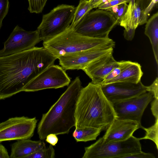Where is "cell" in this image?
Wrapping results in <instances>:
<instances>
[{"label":"cell","instance_id":"6da1fadb","mask_svg":"<svg viewBox=\"0 0 158 158\" xmlns=\"http://www.w3.org/2000/svg\"><path fill=\"white\" fill-rule=\"evenodd\" d=\"M57 58L43 47L0 57V100L23 91L26 85Z\"/></svg>","mask_w":158,"mask_h":158},{"label":"cell","instance_id":"7a4b0ae2","mask_svg":"<svg viewBox=\"0 0 158 158\" xmlns=\"http://www.w3.org/2000/svg\"><path fill=\"white\" fill-rule=\"evenodd\" d=\"M115 118L112 104L104 95L100 85L91 82L82 88L76 105L75 128L92 127L102 131Z\"/></svg>","mask_w":158,"mask_h":158},{"label":"cell","instance_id":"3957f363","mask_svg":"<svg viewBox=\"0 0 158 158\" xmlns=\"http://www.w3.org/2000/svg\"><path fill=\"white\" fill-rule=\"evenodd\" d=\"M82 88L79 77H77L48 111L43 114L37 127L40 140L51 133L67 134L75 126L76 105Z\"/></svg>","mask_w":158,"mask_h":158},{"label":"cell","instance_id":"277c9868","mask_svg":"<svg viewBox=\"0 0 158 158\" xmlns=\"http://www.w3.org/2000/svg\"><path fill=\"white\" fill-rule=\"evenodd\" d=\"M43 47L56 58L97 47L110 46L115 42L109 38L100 39L85 36L73 30L70 26L65 31L46 42Z\"/></svg>","mask_w":158,"mask_h":158},{"label":"cell","instance_id":"5b68a950","mask_svg":"<svg viewBox=\"0 0 158 158\" xmlns=\"http://www.w3.org/2000/svg\"><path fill=\"white\" fill-rule=\"evenodd\" d=\"M118 24L110 12L98 9L87 13L73 28L85 36L107 39L110 31Z\"/></svg>","mask_w":158,"mask_h":158},{"label":"cell","instance_id":"8992f818","mask_svg":"<svg viewBox=\"0 0 158 158\" xmlns=\"http://www.w3.org/2000/svg\"><path fill=\"white\" fill-rule=\"evenodd\" d=\"M82 158H123L142 151L139 138L131 136L122 141L105 143L102 137L85 148Z\"/></svg>","mask_w":158,"mask_h":158},{"label":"cell","instance_id":"52a82bcc","mask_svg":"<svg viewBox=\"0 0 158 158\" xmlns=\"http://www.w3.org/2000/svg\"><path fill=\"white\" fill-rule=\"evenodd\" d=\"M75 9L73 6L61 4L44 15L37 29L41 40L48 41L68 29L72 22Z\"/></svg>","mask_w":158,"mask_h":158},{"label":"cell","instance_id":"ba28073f","mask_svg":"<svg viewBox=\"0 0 158 158\" xmlns=\"http://www.w3.org/2000/svg\"><path fill=\"white\" fill-rule=\"evenodd\" d=\"M71 78L62 67L53 64L39 74L24 87L23 91L35 92L68 85Z\"/></svg>","mask_w":158,"mask_h":158},{"label":"cell","instance_id":"9c48e42d","mask_svg":"<svg viewBox=\"0 0 158 158\" xmlns=\"http://www.w3.org/2000/svg\"><path fill=\"white\" fill-rule=\"evenodd\" d=\"M37 122L36 117L23 116L9 118L0 123V142L30 139L33 135Z\"/></svg>","mask_w":158,"mask_h":158},{"label":"cell","instance_id":"30bf717a","mask_svg":"<svg viewBox=\"0 0 158 158\" xmlns=\"http://www.w3.org/2000/svg\"><path fill=\"white\" fill-rule=\"evenodd\" d=\"M153 98L151 93L146 92L128 99L111 103L116 118L134 121L141 125L144 111Z\"/></svg>","mask_w":158,"mask_h":158},{"label":"cell","instance_id":"8fae6325","mask_svg":"<svg viewBox=\"0 0 158 158\" xmlns=\"http://www.w3.org/2000/svg\"><path fill=\"white\" fill-rule=\"evenodd\" d=\"M41 41L37 30L27 31L17 25L0 50V57L11 55L35 47Z\"/></svg>","mask_w":158,"mask_h":158},{"label":"cell","instance_id":"7c38bea8","mask_svg":"<svg viewBox=\"0 0 158 158\" xmlns=\"http://www.w3.org/2000/svg\"><path fill=\"white\" fill-rule=\"evenodd\" d=\"M110 46L97 47L59 58V64L65 70H82L91 62L107 54L113 52Z\"/></svg>","mask_w":158,"mask_h":158},{"label":"cell","instance_id":"4fadbf2b","mask_svg":"<svg viewBox=\"0 0 158 158\" xmlns=\"http://www.w3.org/2000/svg\"><path fill=\"white\" fill-rule=\"evenodd\" d=\"M101 86L104 95L111 103L128 99L147 92V86L141 81L137 83L118 82Z\"/></svg>","mask_w":158,"mask_h":158},{"label":"cell","instance_id":"5bb4252c","mask_svg":"<svg viewBox=\"0 0 158 158\" xmlns=\"http://www.w3.org/2000/svg\"><path fill=\"white\" fill-rule=\"evenodd\" d=\"M143 127L134 121L115 118L102 137L103 141L108 143L127 140L133 135L135 131Z\"/></svg>","mask_w":158,"mask_h":158},{"label":"cell","instance_id":"9a60e30c","mask_svg":"<svg viewBox=\"0 0 158 158\" xmlns=\"http://www.w3.org/2000/svg\"><path fill=\"white\" fill-rule=\"evenodd\" d=\"M113 52L96 59L82 69L91 79V82L101 85L104 78L119 64L113 56Z\"/></svg>","mask_w":158,"mask_h":158},{"label":"cell","instance_id":"2e32d148","mask_svg":"<svg viewBox=\"0 0 158 158\" xmlns=\"http://www.w3.org/2000/svg\"><path fill=\"white\" fill-rule=\"evenodd\" d=\"M46 147L44 142L30 139L19 140L11 146L10 158H26L37 150Z\"/></svg>","mask_w":158,"mask_h":158},{"label":"cell","instance_id":"e0dca14e","mask_svg":"<svg viewBox=\"0 0 158 158\" xmlns=\"http://www.w3.org/2000/svg\"><path fill=\"white\" fill-rule=\"evenodd\" d=\"M143 74L141 65L138 63L132 62L118 76L107 81L104 84L118 82L137 83L141 81Z\"/></svg>","mask_w":158,"mask_h":158},{"label":"cell","instance_id":"ac0fdd59","mask_svg":"<svg viewBox=\"0 0 158 158\" xmlns=\"http://www.w3.org/2000/svg\"><path fill=\"white\" fill-rule=\"evenodd\" d=\"M144 34L152 45L156 62L158 65V12L152 15L146 23Z\"/></svg>","mask_w":158,"mask_h":158},{"label":"cell","instance_id":"d6986e66","mask_svg":"<svg viewBox=\"0 0 158 158\" xmlns=\"http://www.w3.org/2000/svg\"><path fill=\"white\" fill-rule=\"evenodd\" d=\"M102 131L100 129L92 127L75 128L73 136L77 142H86L96 140Z\"/></svg>","mask_w":158,"mask_h":158},{"label":"cell","instance_id":"ffe728a7","mask_svg":"<svg viewBox=\"0 0 158 158\" xmlns=\"http://www.w3.org/2000/svg\"><path fill=\"white\" fill-rule=\"evenodd\" d=\"M94 8L89 0H80L78 5L76 7L70 26L73 28L87 13Z\"/></svg>","mask_w":158,"mask_h":158},{"label":"cell","instance_id":"44dd1931","mask_svg":"<svg viewBox=\"0 0 158 158\" xmlns=\"http://www.w3.org/2000/svg\"><path fill=\"white\" fill-rule=\"evenodd\" d=\"M158 0H136L135 3L142 11V16L139 25L146 23L153 8L157 7Z\"/></svg>","mask_w":158,"mask_h":158},{"label":"cell","instance_id":"7402d4cb","mask_svg":"<svg viewBox=\"0 0 158 158\" xmlns=\"http://www.w3.org/2000/svg\"><path fill=\"white\" fill-rule=\"evenodd\" d=\"M145 131V135L143 137L139 138V139H149L153 141L155 144L156 148L158 149V119L155 120L154 124L151 127L148 128H142Z\"/></svg>","mask_w":158,"mask_h":158},{"label":"cell","instance_id":"603a6c76","mask_svg":"<svg viewBox=\"0 0 158 158\" xmlns=\"http://www.w3.org/2000/svg\"><path fill=\"white\" fill-rule=\"evenodd\" d=\"M132 62L130 61H119L118 64L104 78L100 85H104L107 81L111 80L118 76L125 69L129 66Z\"/></svg>","mask_w":158,"mask_h":158},{"label":"cell","instance_id":"cb8c5ba5","mask_svg":"<svg viewBox=\"0 0 158 158\" xmlns=\"http://www.w3.org/2000/svg\"><path fill=\"white\" fill-rule=\"evenodd\" d=\"M55 150L53 146L42 148L27 156L26 158H54L55 157Z\"/></svg>","mask_w":158,"mask_h":158},{"label":"cell","instance_id":"d4e9b609","mask_svg":"<svg viewBox=\"0 0 158 158\" xmlns=\"http://www.w3.org/2000/svg\"><path fill=\"white\" fill-rule=\"evenodd\" d=\"M128 5L127 3H123L112 7L106 11H109L113 15L119 23L126 12Z\"/></svg>","mask_w":158,"mask_h":158},{"label":"cell","instance_id":"484cf974","mask_svg":"<svg viewBox=\"0 0 158 158\" xmlns=\"http://www.w3.org/2000/svg\"><path fill=\"white\" fill-rule=\"evenodd\" d=\"M48 0H28V10L31 13H41Z\"/></svg>","mask_w":158,"mask_h":158},{"label":"cell","instance_id":"4316f807","mask_svg":"<svg viewBox=\"0 0 158 158\" xmlns=\"http://www.w3.org/2000/svg\"><path fill=\"white\" fill-rule=\"evenodd\" d=\"M129 2L130 0H106L100 4L97 8L106 10L112 7L121 4L129 3Z\"/></svg>","mask_w":158,"mask_h":158},{"label":"cell","instance_id":"83f0119b","mask_svg":"<svg viewBox=\"0 0 158 158\" xmlns=\"http://www.w3.org/2000/svg\"><path fill=\"white\" fill-rule=\"evenodd\" d=\"M9 7V0H0V29L2 21L8 13Z\"/></svg>","mask_w":158,"mask_h":158},{"label":"cell","instance_id":"f1b7e54d","mask_svg":"<svg viewBox=\"0 0 158 158\" xmlns=\"http://www.w3.org/2000/svg\"><path fill=\"white\" fill-rule=\"evenodd\" d=\"M146 91L151 93L154 98H158V78L157 77L152 84L147 86Z\"/></svg>","mask_w":158,"mask_h":158},{"label":"cell","instance_id":"f546056e","mask_svg":"<svg viewBox=\"0 0 158 158\" xmlns=\"http://www.w3.org/2000/svg\"><path fill=\"white\" fill-rule=\"evenodd\" d=\"M154 155L150 153H145L142 151L135 154L127 155L123 158H155Z\"/></svg>","mask_w":158,"mask_h":158},{"label":"cell","instance_id":"4dcf8cb0","mask_svg":"<svg viewBox=\"0 0 158 158\" xmlns=\"http://www.w3.org/2000/svg\"><path fill=\"white\" fill-rule=\"evenodd\" d=\"M151 110L155 120L158 119V98H154L152 102Z\"/></svg>","mask_w":158,"mask_h":158},{"label":"cell","instance_id":"1f68e13d","mask_svg":"<svg viewBox=\"0 0 158 158\" xmlns=\"http://www.w3.org/2000/svg\"><path fill=\"white\" fill-rule=\"evenodd\" d=\"M45 140L50 144L55 146L58 142V139L55 134L51 133L46 136Z\"/></svg>","mask_w":158,"mask_h":158},{"label":"cell","instance_id":"d6a6232c","mask_svg":"<svg viewBox=\"0 0 158 158\" xmlns=\"http://www.w3.org/2000/svg\"><path fill=\"white\" fill-rule=\"evenodd\" d=\"M0 143V158H10L6 149V148L5 147Z\"/></svg>","mask_w":158,"mask_h":158},{"label":"cell","instance_id":"836d02e7","mask_svg":"<svg viewBox=\"0 0 158 158\" xmlns=\"http://www.w3.org/2000/svg\"><path fill=\"white\" fill-rule=\"evenodd\" d=\"M135 0H130L126 11L127 12H131L135 7Z\"/></svg>","mask_w":158,"mask_h":158},{"label":"cell","instance_id":"e575fe53","mask_svg":"<svg viewBox=\"0 0 158 158\" xmlns=\"http://www.w3.org/2000/svg\"><path fill=\"white\" fill-rule=\"evenodd\" d=\"M106 0H89L90 3L93 5L95 8H97L102 2Z\"/></svg>","mask_w":158,"mask_h":158},{"label":"cell","instance_id":"d590c367","mask_svg":"<svg viewBox=\"0 0 158 158\" xmlns=\"http://www.w3.org/2000/svg\"><path fill=\"white\" fill-rule=\"evenodd\" d=\"M0 143H1V142H0Z\"/></svg>","mask_w":158,"mask_h":158}]
</instances>
